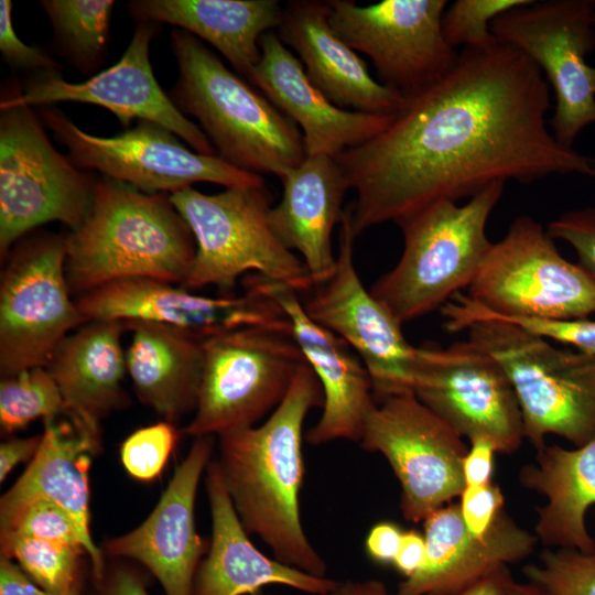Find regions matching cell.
<instances>
[{
	"mask_svg": "<svg viewBox=\"0 0 595 595\" xmlns=\"http://www.w3.org/2000/svg\"><path fill=\"white\" fill-rule=\"evenodd\" d=\"M550 86L521 51L463 47L452 71L404 99L378 136L335 156L356 193L351 230L398 224L428 205L470 198L495 182L551 175L595 180V158L547 123Z\"/></svg>",
	"mask_w": 595,
	"mask_h": 595,
	"instance_id": "obj_1",
	"label": "cell"
},
{
	"mask_svg": "<svg viewBox=\"0 0 595 595\" xmlns=\"http://www.w3.org/2000/svg\"><path fill=\"white\" fill-rule=\"evenodd\" d=\"M321 383L305 364L270 416L260 425L218 435L216 459L235 511L281 563L325 577L327 564L309 540L300 513L304 478L303 424L323 405Z\"/></svg>",
	"mask_w": 595,
	"mask_h": 595,
	"instance_id": "obj_2",
	"label": "cell"
},
{
	"mask_svg": "<svg viewBox=\"0 0 595 595\" xmlns=\"http://www.w3.org/2000/svg\"><path fill=\"white\" fill-rule=\"evenodd\" d=\"M195 249L170 194H148L102 176L84 220L66 235V278L77 298L132 279L181 285Z\"/></svg>",
	"mask_w": 595,
	"mask_h": 595,
	"instance_id": "obj_3",
	"label": "cell"
},
{
	"mask_svg": "<svg viewBox=\"0 0 595 595\" xmlns=\"http://www.w3.org/2000/svg\"><path fill=\"white\" fill-rule=\"evenodd\" d=\"M178 78L171 99L198 121L228 164L280 180L305 159L298 126L191 33L171 32Z\"/></svg>",
	"mask_w": 595,
	"mask_h": 595,
	"instance_id": "obj_4",
	"label": "cell"
},
{
	"mask_svg": "<svg viewBox=\"0 0 595 595\" xmlns=\"http://www.w3.org/2000/svg\"><path fill=\"white\" fill-rule=\"evenodd\" d=\"M505 185L495 182L463 205L434 202L397 224L401 257L370 292L402 325L441 310L469 288L493 245L486 227Z\"/></svg>",
	"mask_w": 595,
	"mask_h": 595,
	"instance_id": "obj_5",
	"label": "cell"
},
{
	"mask_svg": "<svg viewBox=\"0 0 595 595\" xmlns=\"http://www.w3.org/2000/svg\"><path fill=\"white\" fill-rule=\"evenodd\" d=\"M270 197L264 184L227 187L217 194L193 187L170 194L196 247L181 286L194 290L213 285L231 293L242 274L257 273L296 292L314 288L302 259L270 226Z\"/></svg>",
	"mask_w": 595,
	"mask_h": 595,
	"instance_id": "obj_6",
	"label": "cell"
},
{
	"mask_svg": "<svg viewBox=\"0 0 595 595\" xmlns=\"http://www.w3.org/2000/svg\"><path fill=\"white\" fill-rule=\"evenodd\" d=\"M506 372L521 411L524 439L537 448L550 434L581 446L595 436V357L562 350L499 320L465 329Z\"/></svg>",
	"mask_w": 595,
	"mask_h": 595,
	"instance_id": "obj_7",
	"label": "cell"
},
{
	"mask_svg": "<svg viewBox=\"0 0 595 595\" xmlns=\"http://www.w3.org/2000/svg\"><path fill=\"white\" fill-rule=\"evenodd\" d=\"M203 351L196 409L182 429L194 439L257 425L306 364L291 326L236 329L203 342Z\"/></svg>",
	"mask_w": 595,
	"mask_h": 595,
	"instance_id": "obj_8",
	"label": "cell"
},
{
	"mask_svg": "<svg viewBox=\"0 0 595 595\" xmlns=\"http://www.w3.org/2000/svg\"><path fill=\"white\" fill-rule=\"evenodd\" d=\"M0 255L36 227L60 221L75 230L96 181L48 140L29 106L0 108Z\"/></svg>",
	"mask_w": 595,
	"mask_h": 595,
	"instance_id": "obj_9",
	"label": "cell"
},
{
	"mask_svg": "<svg viewBox=\"0 0 595 595\" xmlns=\"http://www.w3.org/2000/svg\"><path fill=\"white\" fill-rule=\"evenodd\" d=\"M466 294L504 316L575 320L595 314L593 278L565 259L548 230L528 215L516 217L493 242Z\"/></svg>",
	"mask_w": 595,
	"mask_h": 595,
	"instance_id": "obj_10",
	"label": "cell"
},
{
	"mask_svg": "<svg viewBox=\"0 0 595 595\" xmlns=\"http://www.w3.org/2000/svg\"><path fill=\"white\" fill-rule=\"evenodd\" d=\"M0 280L1 377L46 366L58 345L87 321L66 278V236L26 235L4 259Z\"/></svg>",
	"mask_w": 595,
	"mask_h": 595,
	"instance_id": "obj_11",
	"label": "cell"
},
{
	"mask_svg": "<svg viewBox=\"0 0 595 595\" xmlns=\"http://www.w3.org/2000/svg\"><path fill=\"white\" fill-rule=\"evenodd\" d=\"M595 0H531L498 15L490 30L498 42L527 55L542 72L555 97L549 121L565 147L595 123Z\"/></svg>",
	"mask_w": 595,
	"mask_h": 595,
	"instance_id": "obj_12",
	"label": "cell"
},
{
	"mask_svg": "<svg viewBox=\"0 0 595 595\" xmlns=\"http://www.w3.org/2000/svg\"><path fill=\"white\" fill-rule=\"evenodd\" d=\"M41 117L78 169L98 171L148 194H172L201 182L226 188L264 184L259 174L237 169L217 154L190 150L158 123L138 121L106 138L85 132L55 108L43 107Z\"/></svg>",
	"mask_w": 595,
	"mask_h": 595,
	"instance_id": "obj_13",
	"label": "cell"
},
{
	"mask_svg": "<svg viewBox=\"0 0 595 595\" xmlns=\"http://www.w3.org/2000/svg\"><path fill=\"white\" fill-rule=\"evenodd\" d=\"M359 444L389 463L400 484V510L407 521H424L466 486L463 462L468 447L463 437L412 393L376 402Z\"/></svg>",
	"mask_w": 595,
	"mask_h": 595,
	"instance_id": "obj_14",
	"label": "cell"
},
{
	"mask_svg": "<svg viewBox=\"0 0 595 595\" xmlns=\"http://www.w3.org/2000/svg\"><path fill=\"white\" fill-rule=\"evenodd\" d=\"M335 32L372 62L380 83L404 99L433 86L455 66L458 54L446 42V0H382L359 6L327 1Z\"/></svg>",
	"mask_w": 595,
	"mask_h": 595,
	"instance_id": "obj_15",
	"label": "cell"
},
{
	"mask_svg": "<svg viewBox=\"0 0 595 595\" xmlns=\"http://www.w3.org/2000/svg\"><path fill=\"white\" fill-rule=\"evenodd\" d=\"M414 394L468 442L485 437L511 454L524 439L512 386L499 363L470 339L418 347Z\"/></svg>",
	"mask_w": 595,
	"mask_h": 595,
	"instance_id": "obj_16",
	"label": "cell"
},
{
	"mask_svg": "<svg viewBox=\"0 0 595 595\" xmlns=\"http://www.w3.org/2000/svg\"><path fill=\"white\" fill-rule=\"evenodd\" d=\"M339 228L336 267L315 286L304 309L307 315L344 339L365 365L381 400L412 393L418 347L402 333V324L368 291L355 268L351 209L345 208Z\"/></svg>",
	"mask_w": 595,
	"mask_h": 595,
	"instance_id": "obj_17",
	"label": "cell"
},
{
	"mask_svg": "<svg viewBox=\"0 0 595 595\" xmlns=\"http://www.w3.org/2000/svg\"><path fill=\"white\" fill-rule=\"evenodd\" d=\"M154 33L152 22L140 21L115 65L82 83L65 80L58 71L34 74L21 90L7 94L0 108L63 101L97 105L115 113L125 127L134 119L158 123L184 140L192 150L217 154L199 126L177 109L156 82L150 62Z\"/></svg>",
	"mask_w": 595,
	"mask_h": 595,
	"instance_id": "obj_18",
	"label": "cell"
},
{
	"mask_svg": "<svg viewBox=\"0 0 595 595\" xmlns=\"http://www.w3.org/2000/svg\"><path fill=\"white\" fill-rule=\"evenodd\" d=\"M242 284L245 292L240 295L212 298L170 282L132 279L107 284L75 300L87 322H153L201 342L246 327L290 326L284 311L270 295Z\"/></svg>",
	"mask_w": 595,
	"mask_h": 595,
	"instance_id": "obj_19",
	"label": "cell"
},
{
	"mask_svg": "<svg viewBox=\"0 0 595 595\" xmlns=\"http://www.w3.org/2000/svg\"><path fill=\"white\" fill-rule=\"evenodd\" d=\"M242 283L263 291L282 307L306 364L321 383L322 414L304 440L311 445L337 440L359 443L376 400L369 372L357 354L344 339L307 315L295 290L257 273L245 275Z\"/></svg>",
	"mask_w": 595,
	"mask_h": 595,
	"instance_id": "obj_20",
	"label": "cell"
},
{
	"mask_svg": "<svg viewBox=\"0 0 595 595\" xmlns=\"http://www.w3.org/2000/svg\"><path fill=\"white\" fill-rule=\"evenodd\" d=\"M215 436L194 439L150 516L134 530L108 540V555L144 565L165 595H194L205 547L196 532L194 505L202 474L210 463Z\"/></svg>",
	"mask_w": 595,
	"mask_h": 595,
	"instance_id": "obj_21",
	"label": "cell"
},
{
	"mask_svg": "<svg viewBox=\"0 0 595 595\" xmlns=\"http://www.w3.org/2000/svg\"><path fill=\"white\" fill-rule=\"evenodd\" d=\"M422 567L398 586L401 595H459L493 573L526 560L539 542L504 510L489 531H468L458 504L443 506L424 521Z\"/></svg>",
	"mask_w": 595,
	"mask_h": 595,
	"instance_id": "obj_22",
	"label": "cell"
},
{
	"mask_svg": "<svg viewBox=\"0 0 595 595\" xmlns=\"http://www.w3.org/2000/svg\"><path fill=\"white\" fill-rule=\"evenodd\" d=\"M260 60L250 84L301 128L306 156L335 158L382 132L394 115L347 110L331 102L309 79L301 61L277 31L259 42Z\"/></svg>",
	"mask_w": 595,
	"mask_h": 595,
	"instance_id": "obj_23",
	"label": "cell"
},
{
	"mask_svg": "<svg viewBox=\"0 0 595 595\" xmlns=\"http://www.w3.org/2000/svg\"><path fill=\"white\" fill-rule=\"evenodd\" d=\"M101 436L66 421L44 422L42 440L28 468L0 499V536L11 530L21 512L32 502L58 505L77 523L88 548L94 581L104 576L102 551L94 543L89 526L88 474Z\"/></svg>",
	"mask_w": 595,
	"mask_h": 595,
	"instance_id": "obj_24",
	"label": "cell"
},
{
	"mask_svg": "<svg viewBox=\"0 0 595 595\" xmlns=\"http://www.w3.org/2000/svg\"><path fill=\"white\" fill-rule=\"evenodd\" d=\"M328 13L327 1H289L277 33L298 54L311 83L335 106L396 115L404 98L371 76L366 62L332 28Z\"/></svg>",
	"mask_w": 595,
	"mask_h": 595,
	"instance_id": "obj_25",
	"label": "cell"
},
{
	"mask_svg": "<svg viewBox=\"0 0 595 595\" xmlns=\"http://www.w3.org/2000/svg\"><path fill=\"white\" fill-rule=\"evenodd\" d=\"M205 484L212 542L196 572L194 595H256L269 585L310 595H328L334 589L338 581L285 565L255 547L235 511L216 461L206 468Z\"/></svg>",
	"mask_w": 595,
	"mask_h": 595,
	"instance_id": "obj_26",
	"label": "cell"
},
{
	"mask_svg": "<svg viewBox=\"0 0 595 595\" xmlns=\"http://www.w3.org/2000/svg\"><path fill=\"white\" fill-rule=\"evenodd\" d=\"M281 182L283 195L270 208V226L288 249L301 255L314 286H318L335 271L332 234L342 221L349 187L335 158L328 155L305 156Z\"/></svg>",
	"mask_w": 595,
	"mask_h": 595,
	"instance_id": "obj_27",
	"label": "cell"
},
{
	"mask_svg": "<svg viewBox=\"0 0 595 595\" xmlns=\"http://www.w3.org/2000/svg\"><path fill=\"white\" fill-rule=\"evenodd\" d=\"M125 331L121 322L88 321L58 345L45 366L63 397L64 415L97 436L101 420L129 403L122 387Z\"/></svg>",
	"mask_w": 595,
	"mask_h": 595,
	"instance_id": "obj_28",
	"label": "cell"
},
{
	"mask_svg": "<svg viewBox=\"0 0 595 595\" xmlns=\"http://www.w3.org/2000/svg\"><path fill=\"white\" fill-rule=\"evenodd\" d=\"M524 488L545 498L536 509L534 534L549 549L595 552V539L585 523L595 506V436L581 446L558 444L537 450L533 463L519 470Z\"/></svg>",
	"mask_w": 595,
	"mask_h": 595,
	"instance_id": "obj_29",
	"label": "cell"
},
{
	"mask_svg": "<svg viewBox=\"0 0 595 595\" xmlns=\"http://www.w3.org/2000/svg\"><path fill=\"white\" fill-rule=\"evenodd\" d=\"M127 7L139 21L169 23L209 43L250 83L259 42L279 29L284 6L278 0H133Z\"/></svg>",
	"mask_w": 595,
	"mask_h": 595,
	"instance_id": "obj_30",
	"label": "cell"
},
{
	"mask_svg": "<svg viewBox=\"0 0 595 595\" xmlns=\"http://www.w3.org/2000/svg\"><path fill=\"white\" fill-rule=\"evenodd\" d=\"M123 324L132 332L126 365L140 401L171 423L195 411L203 342L163 324Z\"/></svg>",
	"mask_w": 595,
	"mask_h": 595,
	"instance_id": "obj_31",
	"label": "cell"
},
{
	"mask_svg": "<svg viewBox=\"0 0 595 595\" xmlns=\"http://www.w3.org/2000/svg\"><path fill=\"white\" fill-rule=\"evenodd\" d=\"M67 58L87 72L100 61L109 36L112 0H42Z\"/></svg>",
	"mask_w": 595,
	"mask_h": 595,
	"instance_id": "obj_32",
	"label": "cell"
},
{
	"mask_svg": "<svg viewBox=\"0 0 595 595\" xmlns=\"http://www.w3.org/2000/svg\"><path fill=\"white\" fill-rule=\"evenodd\" d=\"M0 544L1 555L14 560L39 587L56 595L83 591L84 548L18 536L2 538Z\"/></svg>",
	"mask_w": 595,
	"mask_h": 595,
	"instance_id": "obj_33",
	"label": "cell"
},
{
	"mask_svg": "<svg viewBox=\"0 0 595 595\" xmlns=\"http://www.w3.org/2000/svg\"><path fill=\"white\" fill-rule=\"evenodd\" d=\"M444 327L448 333L465 331L480 320H499L545 339L570 345L578 351L595 357V321L588 318H547L504 316L488 312L463 292L455 294L441 307Z\"/></svg>",
	"mask_w": 595,
	"mask_h": 595,
	"instance_id": "obj_34",
	"label": "cell"
},
{
	"mask_svg": "<svg viewBox=\"0 0 595 595\" xmlns=\"http://www.w3.org/2000/svg\"><path fill=\"white\" fill-rule=\"evenodd\" d=\"M65 414L61 391L45 366L1 377L0 424L6 433H13L43 419L56 420Z\"/></svg>",
	"mask_w": 595,
	"mask_h": 595,
	"instance_id": "obj_35",
	"label": "cell"
},
{
	"mask_svg": "<svg viewBox=\"0 0 595 595\" xmlns=\"http://www.w3.org/2000/svg\"><path fill=\"white\" fill-rule=\"evenodd\" d=\"M522 572L527 582L551 595H595V552L547 548Z\"/></svg>",
	"mask_w": 595,
	"mask_h": 595,
	"instance_id": "obj_36",
	"label": "cell"
},
{
	"mask_svg": "<svg viewBox=\"0 0 595 595\" xmlns=\"http://www.w3.org/2000/svg\"><path fill=\"white\" fill-rule=\"evenodd\" d=\"M531 0H457L446 7L442 31L446 42L457 46L486 48L498 43L490 30L501 13L529 3Z\"/></svg>",
	"mask_w": 595,
	"mask_h": 595,
	"instance_id": "obj_37",
	"label": "cell"
},
{
	"mask_svg": "<svg viewBox=\"0 0 595 595\" xmlns=\"http://www.w3.org/2000/svg\"><path fill=\"white\" fill-rule=\"evenodd\" d=\"M177 437L174 423L167 421L138 429L121 445V463L136 479L152 480L163 470Z\"/></svg>",
	"mask_w": 595,
	"mask_h": 595,
	"instance_id": "obj_38",
	"label": "cell"
},
{
	"mask_svg": "<svg viewBox=\"0 0 595 595\" xmlns=\"http://www.w3.org/2000/svg\"><path fill=\"white\" fill-rule=\"evenodd\" d=\"M18 536L84 548L87 543L73 517L56 504L39 500L29 505L9 532L0 539Z\"/></svg>",
	"mask_w": 595,
	"mask_h": 595,
	"instance_id": "obj_39",
	"label": "cell"
},
{
	"mask_svg": "<svg viewBox=\"0 0 595 595\" xmlns=\"http://www.w3.org/2000/svg\"><path fill=\"white\" fill-rule=\"evenodd\" d=\"M547 230L554 240L574 249L577 263L595 281V206L564 212L549 223Z\"/></svg>",
	"mask_w": 595,
	"mask_h": 595,
	"instance_id": "obj_40",
	"label": "cell"
},
{
	"mask_svg": "<svg viewBox=\"0 0 595 595\" xmlns=\"http://www.w3.org/2000/svg\"><path fill=\"white\" fill-rule=\"evenodd\" d=\"M12 3L0 1V51L3 60L12 67L33 71L34 74L58 71L60 64L41 50L24 44L17 35L12 19Z\"/></svg>",
	"mask_w": 595,
	"mask_h": 595,
	"instance_id": "obj_41",
	"label": "cell"
},
{
	"mask_svg": "<svg viewBox=\"0 0 595 595\" xmlns=\"http://www.w3.org/2000/svg\"><path fill=\"white\" fill-rule=\"evenodd\" d=\"M458 502L462 519L469 532L485 536L504 510V495L498 485L465 486Z\"/></svg>",
	"mask_w": 595,
	"mask_h": 595,
	"instance_id": "obj_42",
	"label": "cell"
},
{
	"mask_svg": "<svg viewBox=\"0 0 595 595\" xmlns=\"http://www.w3.org/2000/svg\"><path fill=\"white\" fill-rule=\"evenodd\" d=\"M95 595H149L143 577L137 570L122 562L106 565L104 576L94 581Z\"/></svg>",
	"mask_w": 595,
	"mask_h": 595,
	"instance_id": "obj_43",
	"label": "cell"
},
{
	"mask_svg": "<svg viewBox=\"0 0 595 595\" xmlns=\"http://www.w3.org/2000/svg\"><path fill=\"white\" fill-rule=\"evenodd\" d=\"M470 446L463 462V475L466 486L486 485L494 473L495 444L485 437L469 442Z\"/></svg>",
	"mask_w": 595,
	"mask_h": 595,
	"instance_id": "obj_44",
	"label": "cell"
},
{
	"mask_svg": "<svg viewBox=\"0 0 595 595\" xmlns=\"http://www.w3.org/2000/svg\"><path fill=\"white\" fill-rule=\"evenodd\" d=\"M403 531L390 521L376 523L368 532L365 549L368 556L380 564H392L398 553Z\"/></svg>",
	"mask_w": 595,
	"mask_h": 595,
	"instance_id": "obj_45",
	"label": "cell"
},
{
	"mask_svg": "<svg viewBox=\"0 0 595 595\" xmlns=\"http://www.w3.org/2000/svg\"><path fill=\"white\" fill-rule=\"evenodd\" d=\"M425 539L414 530L402 534L400 547L393 561L394 567L408 578L415 574L425 560Z\"/></svg>",
	"mask_w": 595,
	"mask_h": 595,
	"instance_id": "obj_46",
	"label": "cell"
},
{
	"mask_svg": "<svg viewBox=\"0 0 595 595\" xmlns=\"http://www.w3.org/2000/svg\"><path fill=\"white\" fill-rule=\"evenodd\" d=\"M0 595H56L34 584L12 560L0 556ZM71 595H82L74 593Z\"/></svg>",
	"mask_w": 595,
	"mask_h": 595,
	"instance_id": "obj_47",
	"label": "cell"
},
{
	"mask_svg": "<svg viewBox=\"0 0 595 595\" xmlns=\"http://www.w3.org/2000/svg\"><path fill=\"white\" fill-rule=\"evenodd\" d=\"M42 434L30 437H13L0 445V480L3 482L9 473L21 462L32 459L40 446Z\"/></svg>",
	"mask_w": 595,
	"mask_h": 595,
	"instance_id": "obj_48",
	"label": "cell"
},
{
	"mask_svg": "<svg viewBox=\"0 0 595 595\" xmlns=\"http://www.w3.org/2000/svg\"><path fill=\"white\" fill-rule=\"evenodd\" d=\"M328 595H401L391 593L387 586L378 580H348L337 582Z\"/></svg>",
	"mask_w": 595,
	"mask_h": 595,
	"instance_id": "obj_49",
	"label": "cell"
},
{
	"mask_svg": "<svg viewBox=\"0 0 595 595\" xmlns=\"http://www.w3.org/2000/svg\"><path fill=\"white\" fill-rule=\"evenodd\" d=\"M512 576L508 567L501 569L474 584L459 595H509L508 588Z\"/></svg>",
	"mask_w": 595,
	"mask_h": 595,
	"instance_id": "obj_50",
	"label": "cell"
},
{
	"mask_svg": "<svg viewBox=\"0 0 595 595\" xmlns=\"http://www.w3.org/2000/svg\"><path fill=\"white\" fill-rule=\"evenodd\" d=\"M509 595H551L547 591L540 588L539 586L526 582V583H519L516 582L513 578L509 583L508 588Z\"/></svg>",
	"mask_w": 595,
	"mask_h": 595,
	"instance_id": "obj_51",
	"label": "cell"
},
{
	"mask_svg": "<svg viewBox=\"0 0 595 595\" xmlns=\"http://www.w3.org/2000/svg\"><path fill=\"white\" fill-rule=\"evenodd\" d=\"M594 25H595V15H594Z\"/></svg>",
	"mask_w": 595,
	"mask_h": 595,
	"instance_id": "obj_52",
	"label": "cell"
}]
</instances>
